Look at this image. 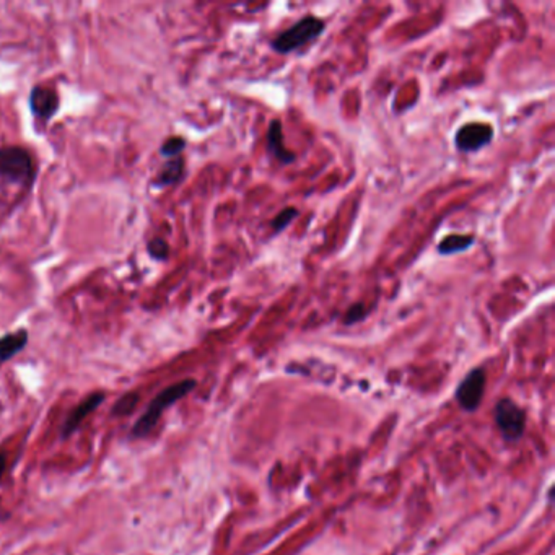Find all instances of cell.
<instances>
[{"label": "cell", "mask_w": 555, "mask_h": 555, "mask_svg": "<svg viewBox=\"0 0 555 555\" xmlns=\"http://www.w3.org/2000/svg\"><path fill=\"white\" fill-rule=\"evenodd\" d=\"M26 344H28V333L25 329L0 337V367L12 360L16 353L25 349Z\"/></svg>", "instance_id": "30bf717a"}, {"label": "cell", "mask_w": 555, "mask_h": 555, "mask_svg": "<svg viewBox=\"0 0 555 555\" xmlns=\"http://www.w3.org/2000/svg\"><path fill=\"white\" fill-rule=\"evenodd\" d=\"M486 372L484 368H474L466 374L456 389V401L462 411L474 412L481 406L484 391H486Z\"/></svg>", "instance_id": "5b68a950"}, {"label": "cell", "mask_w": 555, "mask_h": 555, "mask_svg": "<svg viewBox=\"0 0 555 555\" xmlns=\"http://www.w3.org/2000/svg\"><path fill=\"white\" fill-rule=\"evenodd\" d=\"M184 149H186V140L176 135V137H170L165 140V144H163L160 149V154L171 160V159H176V156H181Z\"/></svg>", "instance_id": "9a60e30c"}, {"label": "cell", "mask_w": 555, "mask_h": 555, "mask_svg": "<svg viewBox=\"0 0 555 555\" xmlns=\"http://www.w3.org/2000/svg\"><path fill=\"white\" fill-rule=\"evenodd\" d=\"M139 404V394L137 393H127L119 399L116 404L113 406V416H129Z\"/></svg>", "instance_id": "5bb4252c"}, {"label": "cell", "mask_w": 555, "mask_h": 555, "mask_svg": "<svg viewBox=\"0 0 555 555\" xmlns=\"http://www.w3.org/2000/svg\"><path fill=\"white\" fill-rule=\"evenodd\" d=\"M5 471H7V454L4 451H0V482L5 476Z\"/></svg>", "instance_id": "ac0fdd59"}, {"label": "cell", "mask_w": 555, "mask_h": 555, "mask_svg": "<svg viewBox=\"0 0 555 555\" xmlns=\"http://www.w3.org/2000/svg\"><path fill=\"white\" fill-rule=\"evenodd\" d=\"M474 243H476V236L461 235V233H451V235L445 236L442 241L438 243L437 249L442 256H451V254L467 251V249H469Z\"/></svg>", "instance_id": "8fae6325"}, {"label": "cell", "mask_w": 555, "mask_h": 555, "mask_svg": "<svg viewBox=\"0 0 555 555\" xmlns=\"http://www.w3.org/2000/svg\"><path fill=\"white\" fill-rule=\"evenodd\" d=\"M184 175V160L183 156H176V159H171L165 163V166H163L161 173L156 178L155 184L159 188H165V186H171V184L178 183L179 179L183 178Z\"/></svg>", "instance_id": "7c38bea8"}, {"label": "cell", "mask_w": 555, "mask_h": 555, "mask_svg": "<svg viewBox=\"0 0 555 555\" xmlns=\"http://www.w3.org/2000/svg\"><path fill=\"white\" fill-rule=\"evenodd\" d=\"M326 30L324 20L318 18V16L308 15L303 16L302 20H298L297 23H293L290 28L279 33L274 40H272L270 46L275 52L279 54H290L293 51H298L303 46L309 45L314 40L323 35Z\"/></svg>", "instance_id": "7a4b0ae2"}, {"label": "cell", "mask_w": 555, "mask_h": 555, "mask_svg": "<svg viewBox=\"0 0 555 555\" xmlns=\"http://www.w3.org/2000/svg\"><path fill=\"white\" fill-rule=\"evenodd\" d=\"M297 217H298L297 207H285V209H282L279 214L272 219V222H270L272 230H274V233L284 231L285 228L297 219Z\"/></svg>", "instance_id": "4fadbf2b"}, {"label": "cell", "mask_w": 555, "mask_h": 555, "mask_svg": "<svg viewBox=\"0 0 555 555\" xmlns=\"http://www.w3.org/2000/svg\"><path fill=\"white\" fill-rule=\"evenodd\" d=\"M365 316H367L365 304H363V303H353L352 307L347 309L345 318H344V324L352 326V324L358 323V321L365 319Z\"/></svg>", "instance_id": "e0dca14e"}, {"label": "cell", "mask_w": 555, "mask_h": 555, "mask_svg": "<svg viewBox=\"0 0 555 555\" xmlns=\"http://www.w3.org/2000/svg\"><path fill=\"white\" fill-rule=\"evenodd\" d=\"M28 105L31 113L38 119H41L42 122H47L57 113L61 100H59L56 90L47 88V86H35L30 93Z\"/></svg>", "instance_id": "ba28073f"}, {"label": "cell", "mask_w": 555, "mask_h": 555, "mask_svg": "<svg viewBox=\"0 0 555 555\" xmlns=\"http://www.w3.org/2000/svg\"><path fill=\"white\" fill-rule=\"evenodd\" d=\"M147 251L151 258L156 261H165L170 256V244H168L163 238H154L147 244Z\"/></svg>", "instance_id": "2e32d148"}, {"label": "cell", "mask_w": 555, "mask_h": 555, "mask_svg": "<svg viewBox=\"0 0 555 555\" xmlns=\"http://www.w3.org/2000/svg\"><path fill=\"white\" fill-rule=\"evenodd\" d=\"M268 150L269 154L274 156V159L279 160L282 165H292L295 161V154L290 151L285 147L284 140V127H282V122L279 119H274L269 124L268 130Z\"/></svg>", "instance_id": "9c48e42d"}, {"label": "cell", "mask_w": 555, "mask_h": 555, "mask_svg": "<svg viewBox=\"0 0 555 555\" xmlns=\"http://www.w3.org/2000/svg\"><path fill=\"white\" fill-rule=\"evenodd\" d=\"M103 401H105V393H101V391L86 396L85 399L80 402V404H77L72 411H70L69 417L65 418L61 437L69 438L74 432H77L81 423L85 422V418L90 417L91 413H93L98 407L103 404Z\"/></svg>", "instance_id": "52a82bcc"}, {"label": "cell", "mask_w": 555, "mask_h": 555, "mask_svg": "<svg viewBox=\"0 0 555 555\" xmlns=\"http://www.w3.org/2000/svg\"><path fill=\"white\" fill-rule=\"evenodd\" d=\"M195 379L188 378L183 381H178V383L168 386L161 391V393L156 394L154 397V401L150 402L147 411L137 418L135 425L132 427V435L135 438H144L149 435L151 430L156 427L160 417L163 416L168 407H171L173 404H176L179 399H183L184 396H188L190 391L195 388Z\"/></svg>", "instance_id": "6da1fadb"}, {"label": "cell", "mask_w": 555, "mask_h": 555, "mask_svg": "<svg viewBox=\"0 0 555 555\" xmlns=\"http://www.w3.org/2000/svg\"><path fill=\"white\" fill-rule=\"evenodd\" d=\"M0 179L28 186L35 179V161L21 147L0 149Z\"/></svg>", "instance_id": "3957f363"}, {"label": "cell", "mask_w": 555, "mask_h": 555, "mask_svg": "<svg viewBox=\"0 0 555 555\" xmlns=\"http://www.w3.org/2000/svg\"><path fill=\"white\" fill-rule=\"evenodd\" d=\"M495 422L507 442H516L526 428V412L513 399L503 397L495 407Z\"/></svg>", "instance_id": "277c9868"}, {"label": "cell", "mask_w": 555, "mask_h": 555, "mask_svg": "<svg viewBox=\"0 0 555 555\" xmlns=\"http://www.w3.org/2000/svg\"><path fill=\"white\" fill-rule=\"evenodd\" d=\"M493 140V127L486 122H469L458 129L454 135L456 149L462 154H474Z\"/></svg>", "instance_id": "8992f818"}]
</instances>
